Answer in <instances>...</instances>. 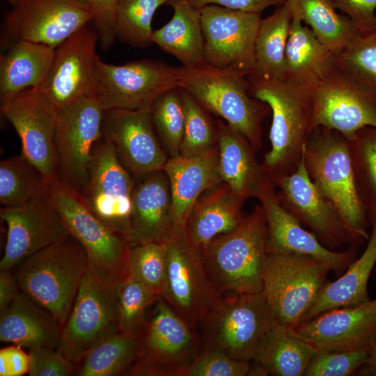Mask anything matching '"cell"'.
<instances>
[{"label":"cell","instance_id":"obj_54","mask_svg":"<svg viewBox=\"0 0 376 376\" xmlns=\"http://www.w3.org/2000/svg\"><path fill=\"white\" fill-rule=\"evenodd\" d=\"M363 373L376 375V342L370 347Z\"/></svg>","mask_w":376,"mask_h":376},{"label":"cell","instance_id":"obj_47","mask_svg":"<svg viewBox=\"0 0 376 376\" xmlns=\"http://www.w3.org/2000/svg\"><path fill=\"white\" fill-rule=\"evenodd\" d=\"M350 145L355 171L363 173L376 203V128L361 129Z\"/></svg>","mask_w":376,"mask_h":376},{"label":"cell","instance_id":"obj_35","mask_svg":"<svg viewBox=\"0 0 376 376\" xmlns=\"http://www.w3.org/2000/svg\"><path fill=\"white\" fill-rule=\"evenodd\" d=\"M292 17L307 25L335 56L356 36L359 27L339 14L333 0H286Z\"/></svg>","mask_w":376,"mask_h":376},{"label":"cell","instance_id":"obj_41","mask_svg":"<svg viewBox=\"0 0 376 376\" xmlns=\"http://www.w3.org/2000/svg\"><path fill=\"white\" fill-rule=\"evenodd\" d=\"M155 130L169 158L180 155L185 128V110L181 89L178 87L162 94L150 108Z\"/></svg>","mask_w":376,"mask_h":376},{"label":"cell","instance_id":"obj_56","mask_svg":"<svg viewBox=\"0 0 376 376\" xmlns=\"http://www.w3.org/2000/svg\"></svg>","mask_w":376,"mask_h":376},{"label":"cell","instance_id":"obj_25","mask_svg":"<svg viewBox=\"0 0 376 376\" xmlns=\"http://www.w3.org/2000/svg\"><path fill=\"white\" fill-rule=\"evenodd\" d=\"M163 171L170 183L174 235L184 233L189 216L200 196L223 182L219 171L218 145L196 156L169 158Z\"/></svg>","mask_w":376,"mask_h":376},{"label":"cell","instance_id":"obj_11","mask_svg":"<svg viewBox=\"0 0 376 376\" xmlns=\"http://www.w3.org/2000/svg\"><path fill=\"white\" fill-rule=\"evenodd\" d=\"M117 285L101 281L88 267L57 348L77 367L93 347L119 331Z\"/></svg>","mask_w":376,"mask_h":376},{"label":"cell","instance_id":"obj_19","mask_svg":"<svg viewBox=\"0 0 376 376\" xmlns=\"http://www.w3.org/2000/svg\"><path fill=\"white\" fill-rule=\"evenodd\" d=\"M7 227L0 270H13L44 248L69 235L59 213L46 196L22 204L1 207Z\"/></svg>","mask_w":376,"mask_h":376},{"label":"cell","instance_id":"obj_23","mask_svg":"<svg viewBox=\"0 0 376 376\" xmlns=\"http://www.w3.org/2000/svg\"><path fill=\"white\" fill-rule=\"evenodd\" d=\"M318 352H354L376 342V299L354 306L334 308L294 328Z\"/></svg>","mask_w":376,"mask_h":376},{"label":"cell","instance_id":"obj_30","mask_svg":"<svg viewBox=\"0 0 376 376\" xmlns=\"http://www.w3.org/2000/svg\"><path fill=\"white\" fill-rule=\"evenodd\" d=\"M285 60L284 78L311 92L336 69V56L307 25L295 18L291 22Z\"/></svg>","mask_w":376,"mask_h":376},{"label":"cell","instance_id":"obj_12","mask_svg":"<svg viewBox=\"0 0 376 376\" xmlns=\"http://www.w3.org/2000/svg\"><path fill=\"white\" fill-rule=\"evenodd\" d=\"M94 97L103 110L150 109L164 93L178 86L177 68L141 59L123 65L97 61Z\"/></svg>","mask_w":376,"mask_h":376},{"label":"cell","instance_id":"obj_29","mask_svg":"<svg viewBox=\"0 0 376 376\" xmlns=\"http://www.w3.org/2000/svg\"><path fill=\"white\" fill-rule=\"evenodd\" d=\"M61 326L55 317L29 296L21 292L0 314V340L26 347L57 349Z\"/></svg>","mask_w":376,"mask_h":376},{"label":"cell","instance_id":"obj_5","mask_svg":"<svg viewBox=\"0 0 376 376\" xmlns=\"http://www.w3.org/2000/svg\"><path fill=\"white\" fill-rule=\"evenodd\" d=\"M88 267L84 249L69 235L32 255L13 271L21 291L49 311L62 327Z\"/></svg>","mask_w":376,"mask_h":376},{"label":"cell","instance_id":"obj_40","mask_svg":"<svg viewBox=\"0 0 376 376\" xmlns=\"http://www.w3.org/2000/svg\"><path fill=\"white\" fill-rule=\"evenodd\" d=\"M169 0H118L115 13L116 38L134 47L152 44V20L157 9Z\"/></svg>","mask_w":376,"mask_h":376},{"label":"cell","instance_id":"obj_55","mask_svg":"<svg viewBox=\"0 0 376 376\" xmlns=\"http://www.w3.org/2000/svg\"><path fill=\"white\" fill-rule=\"evenodd\" d=\"M10 3L13 7L16 6L20 1V0H6Z\"/></svg>","mask_w":376,"mask_h":376},{"label":"cell","instance_id":"obj_18","mask_svg":"<svg viewBox=\"0 0 376 376\" xmlns=\"http://www.w3.org/2000/svg\"><path fill=\"white\" fill-rule=\"evenodd\" d=\"M269 177L279 189L276 194L282 205L311 228L324 246L334 250L354 240L336 209L311 180L304 153L293 171Z\"/></svg>","mask_w":376,"mask_h":376},{"label":"cell","instance_id":"obj_16","mask_svg":"<svg viewBox=\"0 0 376 376\" xmlns=\"http://www.w3.org/2000/svg\"><path fill=\"white\" fill-rule=\"evenodd\" d=\"M94 20L93 12L79 0H20L3 22L4 36L56 49Z\"/></svg>","mask_w":376,"mask_h":376},{"label":"cell","instance_id":"obj_8","mask_svg":"<svg viewBox=\"0 0 376 376\" xmlns=\"http://www.w3.org/2000/svg\"><path fill=\"white\" fill-rule=\"evenodd\" d=\"M329 272L310 256L267 252L262 292L276 322L291 328L302 322Z\"/></svg>","mask_w":376,"mask_h":376},{"label":"cell","instance_id":"obj_52","mask_svg":"<svg viewBox=\"0 0 376 376\" xmlns=\"http://www.w3.org/2000/svg\"><path fill=\"white\" fill-rule=\"evenodd\" d=\"M201 9L210 4L248 13H261L272 6L282 5L286 0H188Z\"/></svg>","mask_w":376,"mask_h":376},{"label":"cell","instance_id":"obj_3","mask_svg":"<svg viewBox=\"0 0 376 376\" xmlns=\"http://www.w3.org/2000/svg\"><path fill=\"white\" fill-rule=\"evenodd\" d=\"M267 238L266 218L260 205L235 229L216 237L201 250L219 294L262 292Z\"/></svg>","mask_w":376,"mask_h":376},{"label":"cell","instance_id":"obj_34","mask_svg":"<svg viewBox=\"0 0 376 376\" xmlns=\"http://www.w3.org/2000/svg\"><path fill=\"white\" fill-rule=\"evenodd\" d=\"M317 351L294 328L278 322L268 332L252 361L274 376H304Z\"/></svg>","mask_w":376,"mask_h":376},{"label":"cell","instance_id":"obj_42","mask_svg":"<svg viewBox=\"0 0 376 376\" xmlns=\"http://www.w3.org/2000/svg\"><path fill=\"white\" fill-rule=\"evenodd\" d=\"M159 296L136 279L128 276L117 285L119 331L141 336L147 324L146 313Z\"/></svg>","mask_w":376,"mask_h":376},{"label":"cell","instance_id":"obj_1","mask_svg":"<svg viewBox=\"0 0 376 376\" xmlns=\"http://www.w3.org/2000/svg\"><path fill=\"white\" fill-rule=\"evenodd\" d=\"M247 77L252 96L266 104L272 113L271 148L263 165L269 175L290 173L299 163L311 134L312 92L285 78Z\"/></svg>","mask_w":376,"mask_h":376},{"label":"cell","instance_id":"obj_36","mask_svg":"<svg viewBox=\"0 0 376 376\" xmlns=\"http://www.w3.org/2000/svg\"><path fill=\"white\" fill-rule=\"evenodd\" d=\"M292 19L285 2L271 15L261 19L255 42V68L251 75L265 79L285 77Z\"/></svg>","mask_w":376,"mask_h":376},{"label":"cell","instance_id":"obj_31","mask_svg":"<svg viewBox=\"0 0 376 376\" xmlns=\"http://www.w3.org/2000/svg\"><path fill=\"white\" fill-rule=\"evenodd\" d=\"M55 49L28 40L11 43L0 59L1 103L31 88H39L52 67Z\"/></svg>","mask_w":376,"mask_h":376},{"label":"cell","instance_id":"obj_53","mask_svg":"<svg viewBox=\"0 0 376 376\" xmlns=\"http://www.w3.org/2000/svg\"><path fill=\"white\" fill-rule=\"evenodd\" d=\"M13 270H0V314L13 304L21 292Z\"/></svg>","mask_w":376,"mask_h":376},{"label":"cell","instance_id":"obj_27","mask_svg":"<svg viewBox=\"0 0 376 376\" xmlns=\"http://www.w3.org/2000/svg\"><path fill=\"white\" fill-rule=\"evenodd\" d=\"M219 171L223 182L243 203L256 194L268 178L265 167L256 159L249 141L228 124H217Z\"/></svg>","mask_w":376,"mask_h":376},{"label":"cell","instance_id":"obj_32","mask_svg":"<svg viewBox=\"0 0 376 376\" xmlns=\"http://www.w3.org/2000/svg\"><path fill=\"white\" fill-rule=\"evenodd\" d=\"M173 8L171 20L152 36V43L175 56L182 66L205 63L204 37L199 8L188 0H169Z\"/></svg>","mask_w":376,"mask_h":376},{"label":"cell","instance_id":"obj_7","mask_svg":"<svg viewBox=\"0 0 376 376\" xmlns=\"http://www.w3.org/2000/svg\"><path fill=\"white\" fill-rule=\"evenodd\" d=\"M276 323L262 292L228 293L209 311L199 335L203 344L251 362Z\"/></svg>","mask_w":376,"mask_h":376},{"label":"cell","instance_id":"obj_44","mask_svg":"<svg viewBox=\"0 0 376 376\" xmlns=\"http://www.w3.org/2000/svg\"><path fill=\"white\" fill-rule=\"evenodd\" d=\"M166 242H149L130 247L129 276L161 296L166 280Z\"/></svg>","mask_w":376,"mask_h":376},{"label":"cell","instance_id":"obj_6","mask_svg":"<svg viewBox=\"0 0 376 376\" xmlns=\"http://www.w3.org/2000/svg\"><path fill=\"white\" fill-rule=\"evenodd\" d=\"M45 196L61 215L69 235L84 249L92 272L110 284L126 279L130 251L128 240L106 226L79 192L58 178L46 181Z\"/></svg>","mask_w":376,"mask_h":376},{"label":"cell","instance_id":"obj_22","mask_svg":"<svg viewBox=\"0 0 376 376\" xmlns=\"http://www.w3.org/2000/svg\"><path fill=\"white\" fill-rule=\"evenodd\" d=\"M102 132L123 164L136 175L163 170L169 159L155 133L150 109L105 110Z\"/></svg>","mask_w":376,"mask_h":376},{"label":"cell","instance_id":"obj_17","mask_svg":"<svg viewBox=\"0 0 376 376\" xmlns=\"http://www.w3.org/2000/svg\"><path fill=\"white\" fill-rule=\"evenodd\" d=\"M1 112L18 134L22 154L45 176L58 178L54 146L58 110L38 88L1 103Z\"/></svg>","mask_w":376,"mask_h":376},{"label":"cell","instance_id":"obj_50","mask_svg":"<svg viewBox=\"0 0 376 376\" xmlns=\"http://www.w3.org/2000/svg\"><path fill=\"white\" fill-rule=\"evenodd\" d=\"M333 2L359 29L376 23V0H333Z\"/></svg>","mask_w":376,"mask_h":376},{"label":"cell","instance_id":"obj_15","mask_svg":"<svg viewBox=\"0 0 376 376\" xmlns=\"http://www.w3.org/2000/svg\"><path fill=\"white\" fill-rule=\"evenodd\" d=\"M200 10L205 62L216 68L252 74L260 14L214 4Z\"/></svg>","mask_w":376,"mask_h":376},{"label":"cell","instance_id":"obj_10","mask_svg":"<svg viewBox=\"0 0 376 376\" xmlns=\"http://www.w3.org/2000/svg\"><path fill=\"white\" fill-rule=\"evenodd\" d=\"M166 280L161 297L194 330L222 295L217 291L202 251L184 233L166 242Z\"/></svg>","mask_w":376,"mask_h":376},{"label":"cell","instance_id":"obj_2","mask_svg":"<svg viewBox=\"0 0 376 376\" xmlns=\"http://www.w3.org/2000/svg\"><path fill=\"white\" fill-rule=\"evenodd\" d=\"M304 158L311 180L336 209L353 240H368L350 141L338 132L318 127L309 136Z\"/></svg>","mask_w":376,"mask_h":376},{"label":"cell","instance_id":"obj_46","mask_svg":"<svg viewBox=\"0 0 376 376\" xmlns=\"http://www.w3.org/2000/svg\"><path fill=\"white\" fill-rule=\"evenodd\" d=\"M369 350L343 352L317 351L304 376L350 375L366 363Z\"/></svg>","mask_w":376,"mask_h":376},{"label":"cell","instance_id":"obj_26","mask_svg":"<svg viewBox=\"0 0 376 376\" xmlns=\"http://www.w3.org/2000/svg\"><path fill=\"white\" fill-rule=\"evenodd\" d=\"M130 226V247L166 242L174 235L170 183L163 170L146 175L135 185Z\"/></svg>","mask_w":376,"mask_h":376},{"label":"cell","instance_id":"obj_51","mask_svg":"<svg viewBox=\"0 0 376 376\" xmlns=\"http://www.w3.org/2000/svg\"><path fill=\"white\" fill-rule=\"evenodd\" d=\"M30 357L22 347L11 345L0 350V375L22 376L29 373Z\"/></svg>","mask_w":376,"mask_h":376},{"label":"cell","instance_id":"obj_20","mask_svg":"<svg viewBox=\"0 0 376 376\" xmlns=\"http://www.w3.org/2000/svg\"><path fill=\"white\" fill-rule=\"evenodd\" d=\"M98 40L97 33L86 25L56 48L50 70L38 89L58 111L94 95Z\"/></svg>","mask_w":376,"mask_h":376},{"label":"cell","instance_id":"obj_49","mask_svg":"<svg viewBox=\"0 0 376 376\" xmlns=\"http://www.w3.org/2000/svg\"><path fill=\"white\" fill-rule=\"evenodd\" d=\"M94 13L93 23L102 49L110 47L116 38L115 13L118 0H79Z\"/></svg>","mask_w":376,"mask_h":376},{"label":"cell","instance_id":"obj_13","mask_svg":"<svg viewBox=\"0 0 376 376\" xmlns=\"http://www.w3.org/2000/svg\"><path fill=\"white\" fill-rule=\"evenodd\" d=\"M134 187L113 145L102 136L93 148L88 180L79 194L106 226L129 243Z\"/></svg>","mask_w":376,"mask_h":376},{"label":"cell","instance_id":"obj_28","mask_svg":"<svg viewBox=\"0 0 376 376\" xmlns=\"http://www.w3.org/2000/svg\"><path fill=\"white\" fill-rule=\"evenodd\" d=\"M243 204L224 182L207 190L195 203L187 221V240L202 250L216 237L233 230L244 217Z\"/></svg>","mask_w":376,"mask_h":376},{"label":"cell","instance_id":"obj_4","mask_svg":"<svg viewBox=\"0 0 376 376\" xmlns=\"http://www.w3.org/2000/svg\"><path fill=\"white\" fill-rule=\"evenodd\" d=\"M178 86L207 111L242 134L255 150L262 147L261 122L268 108L251 97L247 75L214 68L205 62L177 68Z\"/></svg>","mask_w":376,"mask_h":376},{"label":"cell","instance_id":"obj_33","mask_svg":"<svg viewBox=\"0 0 376 376\" xmlns=\"http://www.w3.org/2000/svg\"><path fill=\"white\" fill-rule=\"evenodd\" d=\"M375 264L376 217L361 256L352 262L338 279L326 283L302 322L331 308L354 306L368 301V283Z\"/></svg>","mask_w":376,"mask_h":376},{"label":"cell","instance_id":"obj_48","mask_svg":"<svg viewBox=\"0 0 376 376\" xmlns=\"http://www.w3.org/2000/svg\"><path fill=\"white\" fill-rule=\"evenodd\" d=\"M30 376H71L77 366L58 349L36 347L29 350Z\"/></svg>","mask_w":376,"mask_h":376},{"label":"cell","instance_id":"obj_45","mask_svg":"<svg viewBox=\"0 0 376 376\" xmlns=\"http://www.w3.org/2000/svg\"><path fill=\"white\" fill-rule=\"evenodd\" d=\"M250 368L249 361L234 359L222 351L203 344L199 354L182 376H246Z\"/></svg>","mask_w":376,"mask_h":376},{"label":"cell","instance_id":"obj_14","mask_svg":"<svg viewBox=\"0 0 376 376\" xmlns=\"http://www.w3.org/2000/svg\"><path fill=\"white\" fill-rule=\"evenodd\" d=\"M103 111L94 96L58 111L54 137L58 178L77 192L88 180L93 148L102 136Z\"/></svg>","mask_w":376,"mask_h":376},{"label":"cell","instance_id":"obj_43","mask_svg":"<svg viewBox=\"0 0 376 376\" xmlns=\"http://www.w3.org/2000/svg\"><path fill=\"white\" fill-rule=\"evenodd\" d=\"M181 92L185 120L180 155L194 157L217 145L218 131L207 111L187 91L181 89Z\"/></svg>","mask_w":376,"mask_h":376},{"label":"cell","instance_id":"obj_37","mask_svg":"<svg viewBox=\"0 0 376 376\" xmlns=\"http://www.w3.org/2000/svg\"><path fill=\"white\" fill-rule=\"evenodd\" d=\"M140 336L120 331L109 336L84 357L77 367L78 376L125 375L134 363L139 348Z\"/></svg>","mask_w":376,"mask_h":376},{"label":"cell","instance_id":"obj_21","mask_svg":"<svg viewBox=\"0 0 376 376\" xmlns=\"http://www.w3.org/2000/svg\"><path fill=\"white\" fill-rule=\"evenodd\" d=\"M311 132L323 127L349 141L363 128H376V101L336 68L312 92Z\"/></svg>","mask_w":376,"mask_h":376},{"label":"cell","instance_id":"obj_39","mask_svg":"<svg viewBox=\"0 0 376 376\" xmlns=\"http://www.w3.org/2000/svg\"><path fill=\"white\" fill-rule=\"evenodd\" d=\"M46 178L20 154L0 163V204L15 206L45 195Z\"/></svg>","mask_w":376,"mask_h":376},{"label":"cell","instance_id":"obj_9","mask_svg":"<svg viewBox=\"0 0 376 376\" xmlns=\"http://www.w3.org/2000/svg\"><path fill=\"white\" fill-rule=\"evenodd\" d=\"M153 312L126 375L182 376L201 350V338L161 297Z\"/></svg>","mask_w":376,"mask_h":376},{"label":"cell","instance_id":"obj_38","mask_svg":"<svg viewBox=\"0 0 376 376\" xmlns=\"http://www.w3.org/2000/svg\"><path fill=\"white\" fill-rule=\"evenodd\" d=\"M336 67L376 101V23L336 55Z\"/></svg>","mask_w":376,"mask_h":376},{"label":"cell","instance_id":"obj_24","mask_svg":"<svg viewBox=\"0 0 376 376\" xmlns=\"http://www.w3.org/2000/svg\"><path fill=\"white\" fill-rule=\"evenodd\" d=\"M263 208L268 232V253H290L312 256L324 263L336 274L346 270L355 260L351 251H336L325 246L306 230L279 200L269 177L256 194Z\"/></svg>","mask_w":376,"mask_h":376}]
</instances>
